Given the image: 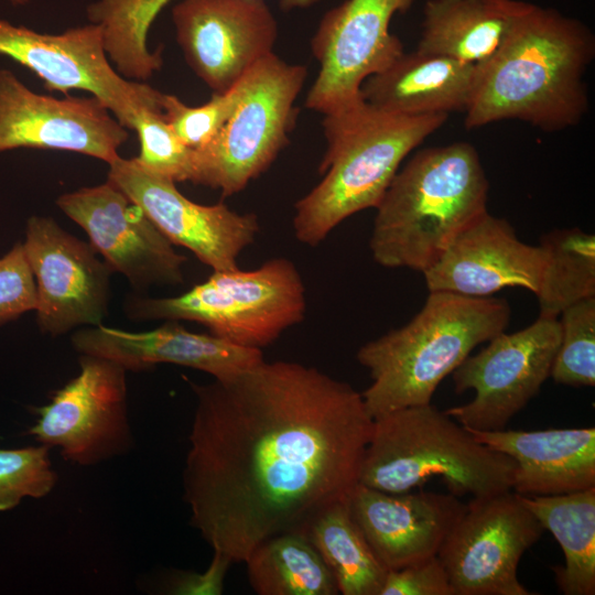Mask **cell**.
<instances>
[{"label":"cell","mask_w":595,"mask_h":595,"mask_svg":"<svg viewBox=\"0 0 595 595\" xmlns=\"http://www.w3.org/2000/svg\"><path fill=\"white\" fill-rule=\"evenodd\" d=\"M447 118L392 115L365 100L324 115L327 148L318 167L324 176L294 205L295 238L316 247L349 216L376 208L405 156Z\"/></svg>","instance_id":"5"},{"label":"cell","mask_w":595,"mask_h":595,"mask_svg":"<svg viewBox=\"0 0 595 595\" xmlns=\"http://www.w3.org/2000/svg\"><path fill=\"white\" fill-rule=\"evenodd\" d=\"M50 450L44 444L0 448V511L14 508L25 497H45L54 489L58 476Z\"/></svg>","instance_id":"33"},{"label":"cell","mask_w":595,"mask_h":595,"mask_svg":"<svg viewBox=\"0 0 595 595\" xmlns=\"http://www.w3.org/2000/svg\"><path fill=\"white\" fill-rule=\"evenodd\" d=\"M544 266L541 247L522 242L513 227L488 212L465 228L423 272L430 292L485 298L509 286L537 294Z\"/></svg>","instance_id":"20"},{"label":"cell","mask_w":595,"mask_h":595,"mask_svg":"<svg viewBox=\"0 0 595 595\" xmlns=\"http://www.w3.org/2000/svg\"><path fill=\"white\" fill-rule=\"evenodd\" d=\"M544 255L536 294L539 316L558 317L569 305L595 296V236L580 228L553 229L539 245Z\"/></svg>","instance_id":"28"},{"label":"cell","mask_w":595,"mask_h":595,"mask_svg":"<svg viewBox=\"0 0 595 595\" xmlns=\"http://www.w3.org/2000/svg\"><path fill=\"white\" fill-rule=\"evenodd\" d=\"M477 65L419 51L403 53L361 85L369 106L399 116L450 115L470 102Z\"/></svg>","instance_id":"23"},{"label":"cell","mask_w":595,"mask_h":595,"mask_svg":"<svg viewBox=\"0 0 595 595\" xmlns=\"http://www.w3.org/2000/svg\"><path fill=\"white\" fill-rule=\"evenodd\" d=\"M37 305L36 285L22 242L0 257V325Z\"/></svg>","instance_id":"34"},{"label":"cell","mask_w":595,"mask_h":595,"mask_svg":"<svg viewBox=\"0 0 595 595\" xmlns=\"http://www.w3.org/2000/svg\"><path fill=\"white\" fill-rule=\"evenodd\" d=\"M171 0H99L87 14L100 25L104 47L123 78L148 79L162 66L161 50L147 46L149 26Z\"/></svg>","instance_id":"29"},{"label":"cell","mask_w":595,"mask_h":595,"mask_svg":"<svg viewBox=\"0 0 595 595\" xmlns=\"http://www.w3.org/2000/svg\"><path fill=\"white\" fill-rule=\"evenodd\" d=\"M322 0H280V6L284 10L305 9L317 4Z\"/></svg>","instance_id":"37"},{"label":"cell","mask_w":595,"mask_h":595,"mask_svg":"<svg viewBox=\"0 0 595 595\" xmlns=\"http://www.w3.org/2000/svg\"><path fill=\"white\" fill-rule=\"evenodd\" d=\"M467 430L482 444L516 462L511 490L518 495L551 496L595 487L593 426L537 431Z\"/></svg>","instance_id":"22"},{"label":"cell","mask_w":595,"mask_h":595,"mask_svg":"<svg viewBox=\"0 0 595 595\" xmlns=\"http://www.w3.org/2000/svg\"><path fill=\"white\" fill-rule=\"evenodd\" d=\"M123 310L134 321L196 322L229 343L262 349L303 321L306 295L295 264L274 258L249 271H213L175 296L129 294Z\"/></svg>","instance_id":"7"},{"label":"cell","mask_w":595,"mask_h":595,"mask_svg":"<svg viewBox=\"0 0 595 595\" xmlns=\"http://www.w3.org/2000/svg\"><path fill=\"white\" fill-rule=\"evenodd\" d=\"M96 97L57 99L0 69V153L19 148L72 151L110 164L129 139Z\"/></svg>","instance_id":"18"},{"label":"cell","mask_w":595,"mask_h":595,"mask_svg":"<svg viewBox=\"0 0 595 595\" xmlns=\"http://www.w3.org/2000/svg\"><path fill=\"white\" fill-rule=\"evenodd\" d=\"M561 340L551 375L556 383L595 386V296L582 299L561 313Z\"/></svg>","instance_id":"30"},{"label":"cell","mask_w":595,"mask_h":595,"mask_svg":"<svg viewBox=\"0 0 595 595\" xmlns=\"http://www.w3.org/2000/svg\"><path fill=\"white\" fill-rule=\"evenodd\" d=\"M415 1L345 0L329 9L311 41L320 72L305 107L329 115L360 104L363 83L404 53L389 26L397 13L407 12Z\"/></svg>","instance_id":"11"},{"label":"cell","mask_w":595,"mask_h":595,"mask_svg":"<svg viewBox=\"0 0 595 595\" xmlns=\"http://www.w3.org/2000/svg\"><path fill=\"white\" fill-rule=\"evenodd\" d=\"M0 54L32 71L50 91L93 94L125 128L133 129L140 110H162L163 93L112 68L96 23L45 34L0 19Z\"/></svg>","instance_id":"13"},{"label":"cell","mask_w":595,"mask_h":595,"mask_svg":"<svg viewBox=\"0 0 595 595\" xmlns=\"http://www.w3.org/2000/svg\"><path fill=\"white\" fill-rule=\"evenodd\" d=\"M516 462L480 442L432 403L374 419L358 483L404 493L439 477L448 493L485 497L512 489Z\"/></svg>","instance_id":"6"},{"label":"cell","mask_w":595,"mask_h":595,"mask_svg":"<svg viewBox=\"0 0 595 595\" xmlns=\"http://www.w3.org/2000/svg\"><path fill=\"white\" fill-rule=\"evenodd\" d=\"M56 205L80 226L112 272L122 274L137 293L184 282L186 257L110 181L62 194Z\"/></svg>","instance_id":"15"},{"label":"cell","mask_w":595,"mask_h":595,"mask_svg":"<svg viewBox=\"0 0 595 595\" xmlns=\"http://www.w3.org/2000/svg\"><path fill=\"white\" fill-rule=\"evenodd\" d=\"M232 561L214 552L209 566L203 573H183L172 583L171 593L184 595H219L224 580Z\"/></svg>","instance_id":"36"},{"label":"cell","mask_w":595,"mask_h":595,"mask_svg":"<svg viewBox=\"0 0 595 595\" xmlns=\"http://www.w3.org/2000/svg\"><path fill=\"white\" fill-rule=\"evenodd\" d=\"M560 340L558 317L545 316L523 329L496 335L452 372L455 391L472 389L475 397L445 412L467 429L504 430L550 377Z\"/></svg>","instance_id":"10"},{"label":"cell","mask_w":595,"mask_h":595,"mask_svg":"<svg viewBox=\"0 0 595 595\" xmlns=\"http://www.w3.org/2000/svg\"><path fill=\"white\" fill-rule=\"evenodd\" d=\"M559 542L564 565L553 567L564 595L595 594V487L551 496H521Z\"/></svg>","instance_id":"25"},{"label":"cell","mask_w":595,"mask_h":595,"mask_svg":"<svg viewBox=\"0 0 595 595\" xmlns=\"http://www.w3.org/2000/svg\"><path fill=\"white\" fill-rule=\"evenodd\" d=\"M196 407L183 470L191 524L232 562L304 532L358 484L374 419L361 393L315 367L264 359L190 382Z\"/></svg>","instance_id":"1"},{"label":"cell","mask_w":595,"mask_h":595,"mask_svg":"<svg viewBox=\"0 0 595 595\" xmlns=\"http://www.w3.org/2000/svg\"><path fill=\"white\" fill-rule=\"evenodd\" d=\"M510 315L504 299L430 292L408 324L367 342L357 351L358 363L371 378L361 393L370 416L431 403L442 380L475 347L505 332Z\"/></svg>","instance_id":"4"},{"label":"cell","mask_w":595,"mask_h":595,"mask_svg":"<svg viewBox=\"0 0 595 595\" xmlns=\"http://www.w3.org/2000/svg\"><path fill=\"white\" fill-rule=\"evenodd\" d=\"M306 77L304 65L288 64L274 53L256 63L241 78L242 95L231 117L210 143L194 150L191 182L230 196L268 170L289 143L299 112L294 102Z\"/></svg>","instance_id":"8"},{"label":"cell","mask_w":595,"mask_h":595,"mask_svg":"<svg viewBox=\"0 0 595 595\" xmlns=\"http://www.w3.org/2000/svg\"><path fill=\"white\" fill-rule=\"evenodd\" d=\"M343 595H380L388 570L354 520L348 499L320 511L304 530Z\"/></svg>","instance_id":"26"},{"label":"cell","mask_w":595,"mask_h":595,"mask_svg":"<svg viewBox=\"0 0 595 595\" xmlns=\"http://www.w3.org/2000/svg\"><path fill=\"white\" fill-rule=\"evenodd\" d=\"M71 344L78 354L111 359L127 371H144L159 364H173L229 379L263 360L261 349L242 347L210 333H194L178 321L156 328L130 332L105 325L73 332Z\"/></svg>","instance_id":"21"},{"label":"cell","mask_w":595,"mask_h":595,"mask_svg":"<svg viewBox=\"0 0 595 595\" xmlns=\"http://www.w3.org/2000/svg\"><path fill=\"white\" fill-rule=\"evenodd\" d=\"M22 245L35 280L40 331L57 337L101 325L113 272L95 248L40 215L28 218Z\"/></svg>","instance_id":"14"},{"label":"cell","mask_w":595,"mask_h":595,"mask_svg":"<svg viewBox=\"0 0 595 595\" xmlns=\"http://www.w3.org/2000/svg\"><path fill=\"white\" fill-rule=\"evenodd\" d=\"M133 130L140 141V153L134 158L140 166L175 183L192 181L195 151L176 137L162 110H140Z\"/></svg>","instance_id":"31"},{"label":"cell","mask_w":595,"mask_h":595,"mask_svg":"<svg viewBox=\"0 0 595 595\" xmlns=\"http://www.w3.org/2000/svg\"><path fill=\"white\" fill-rule=\"evenodd\" d=\"M527 2L426 0L416 51L479 65L501 46Z\"/></svg>","instance_id":"24"},{"label":"cell","mask_w":595,"mask_h":595,"mask_svg":"<svg viewBox=\"0 0 595 595\" xmlns=\"http://www.w3.org/2000/svg\"><path fill=\"white\" fill-rule=\"evenodd\" d=\"M489 183L477 150L467 142L418 151L397 172L369 240L386 268L425 272L454 239L487 210Z\"/></svg>","instance_id":"3"},{"label":"cell","mask_w":595,"mask_h":595,"mask_svg":"<svg viewBox=\"0 0 595 595\" xmlns=\"http://www.w3.org/2000/svg\"><path fill=\"white\" fill-rule=\"evenodd\" d=\"M380 595H455L444 565L437 555L388 571Z\"/></svg>","instance_id":"35"},{"label":"cell","mask_w":595,"mask_h":595,"mask_svg":"<svg viewBox=\"0 0 595 595\" xmlns=\"http://www.w3.org/2000/svg\"><path fill=\"white\" fill-rule=\"evenodd\" d=\"M172 20L188 66L214 93L227 91L273 53L278 37L266 0H182Z\"/></svg>","instance_id":"17"},{"label":"cell","mask_w":595,"mask_h":595,"mask_svg":"<svg viewBox=\"0 0 595 595\" xmlns=\"http://www.w3.org/2000/svg\"><path fill=\"white\" fill-rule=\"evenodd\" d=\"M79 372L48 403L35 408L28 433L40 444L58 447L65 461L94 466L134 446L128 414L127 370L118 363L79 354Z\"/></svg>","instance_id":"9"},{"label":"cell","mask_w":595,"mask_h":595,"mask_svg":"<svg viewBox=\"0 0 595 595\" xmlns=\"http://www.w3.org/2000/svg\"><path fill=\"white\" fill-rule=\"evenodd\" d=\"M241 78L227 91L214 93L207 102L198 107H190L176 96L163 93V116L185 145L198 150L216 138L240 101Z\"/></svg>","instance_id":"32"},{"label":"cell","mask_w":595,"mask_h":595,"mask_svg":"<svg viewBox=\"0 0 595 595\" xmlns=\"http://www.w3.org/2000/svg\"><path fill=\"white\" fill-rule=\"evenodd\" d=\"M544 529L512 490L473 497L439 559L455 595H532L518 578L523 553Z\"/></svg>","instance_id":"12"},{"label":"cell","mask_w":595,"mask_h":595,"mask_svg":"<svg viewBox=\"0 0 595 595\" xmlns=\"http://www.w3.org/2000/svg\"><path fill=\"white\" fill-rule=\"evenodd\" d=\"M108 181L138 205L174 245L188 249L212 271L238 268V257L260 231L258 217L227 205L197 204L176 183L153 174L133 159L118 156L109 164Z\"/></svg>","instance_id":"16"},{"label":"cell","mask_w":595,"mask_h":595,"mask_svg":"<svg viewBox=\"0 0 595 595\" xmlns=\"http://www.w3.org/2000/svg\"><path fill=\"white\" fill-rule=\"evenodd\" d=\"M595 37L582 21L527 2L499 50L477 65L465 128L520 120L552 132L588 110L584 75Z\"/></svg>","instance_id":"2"},{"label":"cell","mask_w":595,"mask_h":595,"mask_svg":"<svg viewBox=\"0 0 595 595\" xmlns=\"http://www.w3.org/2000/svg\"><path fill=\"white\" fill-rule=\"evenodd\" d=\"M248 578L259 595H336L328 566L304 532L273 536L245 560Z\"/></svg>","instance_id":"27"},{"label":"cell","mask_w":595,"mask_h":595,"mask_svg":"<svg viewBox=\"0 0 595 595\" xmlns=\"http://www.w3.org/2000/svg\"><path fill=\"white\" fill-rule=\"evenodd\" d=\"M348 506L374 553L391 571L437 555L467 504L451 493H387L358 483Z\"/></svg>","instance_id":"19"},{"label":"cell","mask_w":595,"mask_h":595,"mask_svg":"<svg viewBox=\"0 0 595 595\" xmlns=\"http://www.w3.org/2000/svg\"><path fill=\"white\" fill-rule=\"evenodd\" d=\"M8 1L11 2L13 6H23L29 2V0H8Z\"/></svg>","instance_id":"38"}]
</instances>
